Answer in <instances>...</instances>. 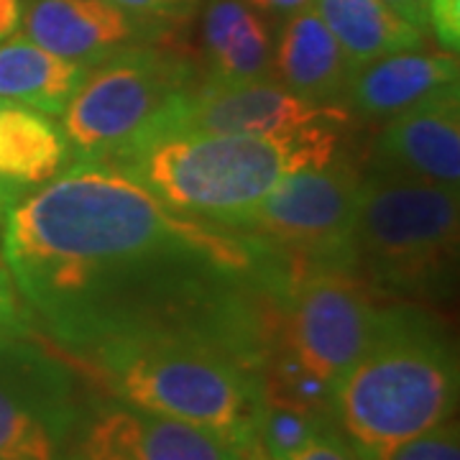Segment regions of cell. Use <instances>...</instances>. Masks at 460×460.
Segmentation results:
<instances>
[{"mask_svg": "<svg viewBox=\"0 0 460 460\" xmlns=\"http://www.w3.org/2000/svg\"><path fill=\"white\" fill-rule=\"evenodd\" d=\"M136 16L154 18L166 26H180L198 13L202 0H111Z\"/></svg>", "mask_w": 460, "mask_h": 460, "instance_id": "24", "label": "cell"}, {"mask_svg": "<svg viewBox=\"0 0 460 460\" xmlns=\"http://www.w3.org/2000/svg\"><path fill=\"white\" fill-rule=\"evenodd\" d=\"M458 389L450 328L420 302H392L378 307L368 343L338 381L332 420L358 458L384 460L453 420Z\"/></svg>", "mask_w": 460, "mask_h": 460, "instance_id": "3", "label": "cell"}, {"mask_svg": "<svg viewBox=\"0 0 460 460\" xmlns=\"http://www.w3.org/2000/svg\"><path fill=\"white\" fill-rule=\"evenodd\" d=\"M169 29L111 0H21V33L87 69L133 47L162 44Z\"/></svg>", "mask_w": 460, "mask_h": 460, "instance_id": "12", "label": "cell"}, {"mask_svg": "<svg viewBox=\"0 0 460 460\" xmlns=\"http://www.w3.org/2000/svg\"><path fill=\"white\" fill-rule=\"evenodd\" d=\"M384 460H460V432L456 420L399 445Z\"/></svg>", "mask_w": 460, "mask_h": 460, "instance_id": "22", "label": "cell"}, {"mask_svg": "<svg viewBox=\"0 0 460 460\" xmlns=\"http://www.w3.org/2000/svg\"><path fill=\"white\" fill-rule=\"evenodd\" d=\"M69 460H246V456L213 429L111 396H90Z\"/></svg>", "mask_w": 460, "mask_h": 460, "instance_id": "11", "label": "cell"}, {"mask_svg": "<svg viewBox=\"0 0 460 460\" xmlns=\"http://www.w3.org/2000/svg\"><path fill=\"white\" fill-rule=\"evenodd\" d=\"M51 350L111 399L213 429L246 458L261 456V374L226 350L154 335L87 338Z\"/></svg>", "mask_w": 460, "mask_h": 460, "instance_id": "4", "label": "cell"}, {"mask_svg": "<svg viewBox=\"0 0 460 460\" xmlns=\"http://www.w3.org/2000/svg\"><path fill=\"white\" fill-rule=\"evenodd\" d=\"M348 120L271 133H174L133 141L100 159L174 213L235 230L284 177L343 154Z\"/></svg>", "mask_w": 460, "mask_h": 460, "instance_id": "2", "label": "cell"}, {"mask_svg": "<svg viewBox=\"0 0 460 460\" xmlns=\"http://www.w3.org/2000/svg\"><path fill=\"white\" fill-rule=\"evenodd\" d=\"M248 8L243 0H210L205 8L202 21V41H205V59L213 57L228 41L238 23L248 16Z\"/></svg>", "mask_w": 460, "mask_h": 460, "instance_id": "23", "label": "cell"}, {"mask_svg": "<svg viewBox=\"0 0 460 460\" xmlns=\"http://www.w3.org/2000/svg\"><path fill=\"white\" fill-rule=\"evenodd\" d=\"M271 36L266 23L248 11V16L238 23L228 41L205 59V83L235 84L271 77Z\"/></svg>", "mask_w": 460, "mask_h": 460, "instance_id": "19", "label": "cell"}, {"mask_svg": "<svg viewBox=\"0 0 460 460\" xmlns=\"http://www.w3.org/2000/svg\"><path fill=\"white\" fill-rule=\"evenodd\" d=\"M361 181L363 169L343 151L330 164L284 177L235 230L259 238L295 271L353 269Z\"/></svg>", "mask_w": 460, "mask_h": 460, "instance_id": "7", "label": "cell"}, {"mask_svg": "<svg viewBox=\"0 0 460 460\" xmlns=\"http://www.w3.org/2000/svg\"><path fill=\"white\" fill-rule=\"evenodd\" d=\"M376 314V295L353 269H302L281 296L277 345L338 386L368 343Z\"/></svg>", "mask_w": 460, "mask_h": 460, "instance_id": "9", "label": "cell"}, {"mask_svg": "<svg viewBox=\"0 0 460 460\" xmlns=\"http://www.w3.org/2000/svg\"><path fill=\"white\" fill-rule=\"evenodd\" d=\"M199 80L198 65L190 57L159 44L133 47L90 66L59 115L72 162L111 156Z\"/></svg>", "mask_w": 460, "mask_h": 460, "instance_id": "6", "label": "cell"}, {"mask_svg": "<svg viewBox=\"0 0 460 460\" xmlns=\"http://www.w3.org/2000/svg\"><path fill=\"white\" fill-rule=\"evenodd\" d=\"M251 11H261V13H277V16H292L296 11L313 5V0H246Z\"/></svg>", "mask_w": 460, "mask_h": 460, "instance_id": "28", "label": "cell"}, {"mask_svg": "<svg viewBox=\"0 0 460 460\" xmlns=\"http://www.w3.org/2000/svg\"><path fill=\"white\" fill-rule=\"evenodd\" d=\"M83 378L39 338L0 343V460H69Z\"/></svg>", "mask_w": 460, "mask_h": 460, "instance_id": "8", "label": "cell"}, {"mask_svg": "<svg viewBox=\"0 0 460 460\" xmlns=\"http://www.w3.org/2000/svg\"><path fill=\"white\" fill-rule=\"evenodd\" d=\"M5 213H8V205L0 202V233H3V223H5Z\"/></svg>", "mask_w": 460, "mask_h": 460, "instance_id": "29", "label": "cell"}, {"mask_svg": "<svg viewBox=\"0 0 460 460\" xmlns=\"http://www.w3.org/2000/svg\"><path fill=\"white\" fill-rule=\"evenodd\" d=\"M23 338H41V335L29 305L23 302V296L16 289V281L0 256V343L23 341Z\"/></svg>", "mask_w": 460, "mask_h": 460, "instance_id": "21", "label": "cell"}, {"mask_svg": "<svg viewBox=\"0 0 460 460\" xmlns=\"http://www.w3.org/2000/svg\"><path fill=\"white\" fill-rule=\"evenodd\" d=\"M87 66L66 62L31 41L26 33H13L0 41V98L21 102L39 113L59 118L80 90Z\"/></svg>", "mask_w": 460, "mask_h": 460, "instance_id": "17", "label": "cell"}, {"mask_svg": "<svg viewBox=\"0 0 460 460\" xmlns=\"http://www.w3.org/2000/svg\"><path fill=\"white\" fill-rule=\"evenodd\" d=\"M356 66L313 5L287 16L271 51V77L296 98L323 108H345Z\"/></svg>", "mask_w": 460, "mask_h": 460, "instance_id": "15", "label": "cell"}, {"mask_svg": "<svg viewBox=\"0 0 460 460\" xmlns=\"http://www.w3.org/2000/svg\"><path fill=\"white\" fill-rule=\"evenodd\" d=\"M429 33L445 51L460 47V0H429Z\"/></svg>", "mask_w": 460, "mask_h": 460, "instance_id": "25", "label": "cell"}, {"mask_svg": "<svg viewBox=\"0 0 460 460\" xmlns=\"http://www.w3.org/2000/svg\"><path fill=\"white\" fill-rule=\"evenodd\" d=\"M386 5L417 31L429 36V0H386Z\"/></svg>", "mask_w": 460, "mask_h": 460, "instance_id": "27", "label": "cell"}, {"mask_svg": "<svg viewBox=\"0 0 460 460\" xmlns=\"http://www.w3.org/2000/svg\"><path fill=\"white\" fill-rule=\"evenodd\" d=\"M460 80L456 51L425 47L396 51L358 66L345 93V111L361 120H389Z\"/></svg>", "mask_w": 460, "mask_h": 460, "instance_id": "14", "label": "cell"}, {"mask_svg": "<svg viewBox=\"0 0 460 460\" xmlns=\"http://www.w3.org/2000/svg\"><path fill=\"white\" fill-rule=\"evenodd\" d=\"M0 256L39 330L213 332L284 263L241 230L174 213L102 162H72L5 213Z\"/></svg>", "mask_w": 460, "mask_h": 460, "instance_id": "1", "label": "cell"}, {"mask_svg": "<svg viewBox=\"0 0 460 460\" xmlns=\"http://www.w3.org/2000/svg\"><path fill=\"white\" fill-rule=\"evenodd\" d=\"M72 164V148L57 118L0 98V202L18 199Z\"/></svg>", "mask_w": 460, "mask_h": 460, "instance_id": "16", "label": "cell"}, {"mask_svg": "<svg viewBox=\"0 0 460 460\" xmlns=\"http://www.w3.org/2000/svg\"><path fill=\"white\" fill-rule=\"evenodd\" d=\"M246 460H269V458H266V456H251V458Z\"/></svg>", "mask_w": 460, "mask_h": 460, "instance_id": "30", "label": "cell"}, {"mask_svg": "<svg viewBox=\"0 0 460 460\" xmlns=\"http://www.w3.org/2000/svg\"><path fill=\"white\" fill-rule=\"evenodd\" d=\"M320 120H350V113L345 108H323L296 98L274 77L235 84L199 80L192 90L172 100L133 141L174 133L289 131Z\"/></svg>", "mask_w": 460, "mask_h": 460, "instance_id": "10", "label": "cell"}, {"mask_svg": "<svg viewBox=\"0 0 460 460\" xmlns=\"http://www.w3.org/2000/svg\"><path fill=\"white\" fill-rule=\"evenodd\" d=\"M330 425H335L330 417L261 399L256 428L259 453L269 460H287Z\"/></svg>", "mask_w": 460, "mask_h": 460, "instance_id": "20", "label": "cell"}, {"mask_svg": "<svg viewBox=\"0 0 460 460\" xmlns=\"http://www.w3.org/2000/svg\"><path fill=\"white\" fill-rule=\"evenodd\" d=\"M460 192L366 166L353 271L376 296L438 302L458 277Z\"/></svg>", "mask_w": 460, "mask_h": 460, "instance_id": "5", "label": "cell"}, {"mask_svg": "<svg viewBox=\"0 0 460 460\" xmlns=\"http://www.w3.org/2000/svg\"><path fill=\"white\" fill-rule=\"evenodd\" d=\"M287 460H361L353 447L348 445L341 429L335 425H330L323 432H317L310 443L305 447H299L295 456H289Z\"/></svg>", "mask_w": 460, "mask_h": 460, "instance_id": "26", "label": "cell"}, {"mask_svg": "<svg viewBox=\"0 0 460 460\" xmlns=\"http://www.w3.org/2000/svg\"><path fill=\"white\" fill-rule=\"evenodd\" d=\"M368 166L411 180L460 184V87H445L384 120Z\"/></svg>", "mask_w": 460, "mask_h": 460, "instance_id": "13", "label": "cell"}, {"mask_svg": "<svg viewBox=\"0 0 460 460\" xmlns=\"http://www.w3.org/2000/svg\"><path fill=\"white\" fill-rule=\"evenodd\" d=\"M313 8L356 69L396 51L420 49L428 41L386 0H313Z\"/></svg>", "mask_w": 460, "mask_h": 460, "instance_id": "18", "label": "cell"}]
</instances>
